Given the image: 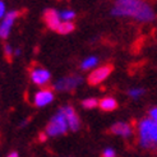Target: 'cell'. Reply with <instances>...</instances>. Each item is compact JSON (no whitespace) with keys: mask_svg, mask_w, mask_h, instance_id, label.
<instances>
[{"mask_svg":"<svg viewBox=\"0 0 157 157\" xmlns=\"http://www.w3.org/2000/svg\"><path fill=\"white\" fill-rule=\"evenodd\" d=\"M115 17L133 18L139 22H152L156 18L153 8L140 0H119L111 9Z\"/></svg>","mask_w":157,"mask_h":157,"instance_id":"1","label":"cell"},{"mask_svg":"<svg viewBox=\"0 0 157 157\" xmlns=\"http://www.w3.org/2000/svg\"><path fill=\"white\" fill-rule=\"evenodd\" d=\"M138 143L142 148L157 147V123L152 121L150 117L139 120L137 125Z\"/></svg>","mask_w":157,"mask_h":157,"instance_id":"2","label":"cell"},{"mask_svg":"<svg viewBox=\"0 0 157 157\" xmlns=\"http://www.w3.org/2000/svg\"><path fill=\"white\" fill-rule=\"evenodd\" d=\"M68 130H69V128H68L65 117L60 110H58L56 114H54V116L49 120L48 125H46L45 134L48 136V138L49 137L55 138V137H60L63 134H65Z\"/></svg>","mask_w":157,"mask_h":157,"instance_id":"3","label":"cell"},{"mask_svg":"<svg viewBox=\"0 0 157 157\" xmlns=\"http://www.w3.org/2000/svg\"><path fill=\"white\" fill-rule=\"evenodd\" d=\"M83 83V78L81 75H68L63 77L54 83V90L58 92H70Z\"/></svg>","mask_w":157,"mask_h":157,"instance_id":"4","label":"cell"},{"mask_svg":"<svg viewBox=\"0 0 157 157\" xmlns=\"http://www.w3.org/2000/svg\"><path fill=\"white\" fill-rule=\"evenodd\" d=\"M29 78L35 86L45 88V86H48L51 81V73L42 67H33L29 72Z\"/></svg>","mask_w":157,"mask_h":157,"instance_id":"5","label":"cell"},{"mask_svg":"<svg viewBox=\"0 0 157 157\" xmlns=\"http://www.w3.org/2000/svg\"><path fill=\"white\" fill-rule=\"evenodd\" d=\"M18 17H19L18 10H9L6 13L5 17L0 21V38L5 40V38L9 37L12 29L14 27V23L18 19Z\"/></svg>","mask_w":157,"mask_h":157,"instance_id":"6","label":"cell"},{"mask_svg":"<svg viewBox=\"0 0 157 157\" xmlns=\"http://www.w3.org/2000/svg\"><path fill=\"white\" fill-rule=\"evenodd\" d=\"M55 98V95H54V91L50 90V88H40L37 90L35 93H33V97H32V102L36 107H45L50 105Z\"/></svg>","mask_w":157,"mask_h":157,"instance_id":"7","label":"cell"},{"mask_svg":"<svg viewBox=\"0 0 157 157\" xmlns=\"http://www.w3.org/2000/svg\"><path fill=\"white\" fill-rule=\"evenodd\" d=\"M59 110L63 113V115H64V117H65L69 130H72V132L79 130V128H81V119H79V116H78L75 110L70 105L63 106Z\"/></svg>","mask_w":157,"mask_h":157,"instance_id":"8","label":"cell"},{"mask_svg":"<svg viewBox=\"0 0 157 157\" xmlns=\"http://www.w3.org/2000/svg\"><path fill=\"white\" fill-rule=\"evenodd\" d=\"M111 72H113V67L111 65L97 67L96 69H93L92 72L90 73L87 81H88L90 84H93V86L100 84V83H102L104 81L107 79V77L111 74Z\"/></svg>","mask_w":157,"mask_h":157,"instance_id":"9","label":"cell"},{"mask_svg":"<svg viewBox=\"0 0 157 157\" xmlns=\"http://www.w3.org/2000/svg\"><path fill=\"white\" fill-rule=\"evenodd\" d=\"M44 21L50 29L58 31L59 26L61 25V18H60V12L54 9V8H48L44 12Z\"/></svg>","mask_w":157,"mask_h":157,"instance_id":"10","label":"cell"},{"mask_svg":"<svg viewBox=\"0 0 157 157\" xmlns=\"http://www.w3.org/2000/svg\"><path fill=\"white\" fill-rule=\"evenodd\" d=\"M110 132L121 138H130L134 133V129H133L132 124L127 121H116L110 127Z\"/></svg>","mask_w":157,"mask_h":157,"instance_id":"11","label":"cell"},{"mask_svg":"<svg viewBox=\"0 0 157 157\" xmlns=\"http://www.w3.org/2000/svg\"><path fill=\"white\" fill-rule=\"evenodd\" d=\"M98 107L104 111H113L117 107V101L114 97H105L98 101Z\"/></svg>","mask_w":157,"mask_h":157,"instance_id":"12","label":"cell"},{"mask_svg":"<svg viewBox=\"0 0 157 157\" xmlns=\"http://www.w3.org/2000/svg\"><path fill=\"white\" fill-rule=\"evenodd\" d=\"M98 65V58L97 56H88L81 63V69L82 70H90V69H96Z\"/></svg>","mask_w":157,"mask_h":157,"instance_id":"13","label":"cell"},{"mask_svg":"<svg viewBox=\"0 0 157 157\" xmlns=\"http://www.w3.org/2000/svg\"><path fill=\"white\" fill-rule=\"evenodd\" d=\"M74 31V23L73 22H61V25L59 26L58 31L60 35H68L70 32H73Z\"/></svg>","mask_w":157,"mask_h":157,"instance_id":"14","label":"cell"},{"mask_svg":"<svg viewBox=\"0 0 157 157\" xmlns=\"http://www.w3.org/2000/svg\"><path fill=\"white\" fill-rule=\"evenodd\" d=\"M60 18L63 22H73V19L75 18V12L72 9L60 10Z\"/></svg>","mask_w":157,"mask_h":157,"instance_id":"15","label":"cell"},{"mask_svg":"<svg viewBox=\"0 0 157 157\" xmlns=\"http://www.w3.org/2000/svg\"><path fill=\"white\" fill-rule=\"evenodd\" d=\"M98 106V101L95 97H88V98H84L82 101V107L84 109H95Z\"/></svg>","mask_w":157,"mask_h":157,"instance_id":"16","label":"cell"},{"mask_svg":"<svg viewBox=\"0 0 157 157\" xmlns=\"http://www.w3.org/2000/svg\"><path fill=\"white\" fill-rule=\"evenodd\" d=\"M144 92H146V90L142 88V87H134V88H130L128 91V95L132 98H139V97H142L144 95Z\"/></svg>","mask_w":157,"mask_h":157,"instance_id":"17","label":"cell"},{"mask_svg":"<svg viewBox=\"0 0 157 157\" xmlns=\"http://www.w3.org/2000/svg\"><path fill=\"white\" fill-rule=\"evenodd\" d=\"M3 51H4V55L8 58V59H12L14 56V48L9 44H5L4 48H3Z\"/></svg>","mask_w":157,"mask_h":157,"instance_id":"18","label":"cell"},{"mask_svg":"<svg viewBox=\"0 0 157 157\" xmlns=\"http://www.w3.org/2000/svg\"><path fill=\"white\" fill-rule=\"evenodd\" d=\"M101 157H116V152L113 150V148L107 147V148H105V150L102 151V156H101Z\"/></svg>","mask_w":157,"mask_h":157,"instance_id":"19","label":"cell"},{"mask_svg":"<svg viewBox=\"0 0 157 157\" xmlns=\"http://www.w3.org/2000/svg\"><path fill=\"white\" fill-rule=\"evenodd\" d=\"M148 117L152 120V121H155V123H157V106H155V107H152L150 111H148Z\"/></svg>","mask_w":157,"mask_h":157,"instance_id":"20","label":"cell"},{"mask_svg":"<svg viewBox=\"0 0 157 157\" xmlns=\"http://www.w3.org/2000/svg\"><path fill=\"white\" fill-rule=\"evenodd\" d=\"M8 10H6V4L3 2V0H0V21H2L5 15H6Z\"/></svg>","mask_w":157,"mask_h":157,"instance_id":"21","label":"cell"},{"mask_svg":"<svg viewBox=\"0 0 157 157\" xmlns=\"http://www.w3.org/2000/svg\"><path fill=\"white\" fill-rule=\"evenodd\" d=\"M22 54V49L21 48H15L14 49V56H21Z\"/></svg>","mask_w":157,"mask_h":157,"instance_id":"22","label":"cell"},{"mask_svg":"<svg viewBox=\"0 0 157 157\" xmlns=\"http://www.w3.org/2000/svg\"><path fill=\"white\" fill-rule=\"evenodd\" d=\"M6 157H19V155H18V152L12 151V152H9V153H8V156H6Z\"/></svg>","mask_w":157,"mask_h":157,"instance_id":"23","label":"cell"},{"mask_svg":"<svg viewBox=\"0 0 157 157\" xmlns=\"http://www.w3.org/2000/svg\"><path fill=\"white\" fill-rule=\"evenodd\" d=\"M46 139H48V136L45 134V132L41 133V134H40V140H41V142H44V140H46Z\"/></svg>","mask_w":157,"mask_h":157,"instance_id":"24","label":"cell"}]
</instances>
